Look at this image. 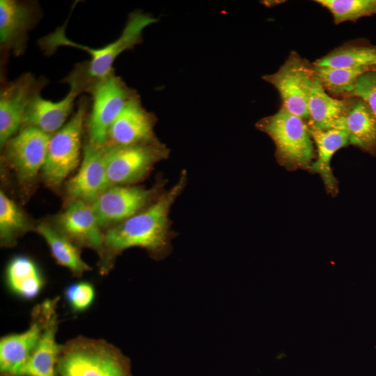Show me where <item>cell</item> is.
Masks as SVG:
<instances>
[{
  "instance_id": "4",
  "label": "cell",
  "mask_w": 376,
  "mask_h": 376,
  "mask_svg": "<svg viewBox=\"0 0 376 376\" xmlns=\"http://www.w3.org/2000/svg\"><path fill=\"white\" fill-rule=\"evenodd\" d=\"M256 125L274 141L276 157L281 165L290 170L311 166L314 149L304 119L281 107L276 113L260 119Z\"/></svg>"
},
{
  "instance_id": "23",
  "label": "cell",
  "mask_w": 376,
  "mask_h": 376,
  "mask_svg": "<svg viewBox=\"0 0 376 376\" xmlns=\"http://www.w3.org/2000/svg\"><path fill=\"white\" fill-rule=\"evenodd\" d=\"M345 127L350 144L366 150L376 148V118L363 100L352 104Z\"/></svg>"
},
{
  "instance_id": "14",
  "label": "cell",
  "mask_w": 376,
  "mask_h": 376,
  "mask_svg": "<svg viewBox=\"0 0 376 376\" xmlns=\"http://www.w3.org/2000/svg\"><path fill=\"white\" fill-rule=\"evenodd\" d=\"M57 230L77 246L88 247L101 255L104 235L91 203L73 201L57 217Z\"/></svg>"
},
{
  "instance_id": "13",
  "label": "cell",
  "mask_w": 376,
  "mask_h": 376,
  "mask_svg": "<svg viewBox=\"0 0 376 376\" xmlns=\"http://www.w3.org/2000/svg\"><path fill=\"white\" fill-rule=\"evenodd\" d=\"M155 116L141 105L138 96L130 100L111 125L104 146H120L157 139L154 133Z\"/></svg>"
},
{
  "instance_id": "6",
  "label": "cell",
  "mask_w": 376,
  "mask_h": 376,
  "mask_svg": "<svg viewBox=\"0 0 376 376\" xmlns=\"http://www.w3.org/2000/svg\"><path fill=\"white\" fill-rule=\"evenodd\" d=\"M86 109V102H80L75 114L50 137L42 171L51 187L59 186L79 164Z\"/></svg>"
},
{
  "instance_id": "17",
  "label": "cell",
  "mask_w": 376,
  "mask_h": 376,
  "mask_svg": "<svg viewBox=\"0 0 376 376\" xmlns=\"http://www.w3.org/2000/svg\"><path fill=\"white\" fill-rule=\"evenodd\" d=\"M36 93L34 80L25 75L14 81L1 93L0 96V144L6 142L24 123L30 102Z\"/></svg>"
},
{
  "instance_id": "11",
  "label": "cell",
  "mask_w": 376,
  "mask_h": 376,
  "mask_svg": "<svg viewBox=\"0 0 376 376\" xmlns=\"http://www.w3.org/2000/svg\"><path fill=\"white\" fill-rule=\"evenodd\" d=\"M51 136L28 125L6 142V159L19 180L31 181L42 169Z\"/></svg>"
},
{
  "instance_id": "12",
  "label": "cell",
  "mask_w": 376,
  "mask_h": 376,
  "mask_svg": "<svg viewBox=\"0 0 376 376\" xmlns=\"http://www.w3.org/2000/svg\"><path fill=\"white\" fill-rule=\"evenodd\" d=\"M311 68L296 53H292L274 73L263 79L280 94L282 107L303 119L308 118L307 82Z\"/></svg>"
},
{
  "instance_id": "27",
  "label": "cell",
  "mask_w": 376,
  "mask_h": 376,
  "mask_svg": "<svg viewBox=\"0 0 376 376\" xmlns=\"http://www.w3.org/2000/svg\"><path fill=\"white\" fill-rule=\"evenodd\" d=\"M332 15L336 24L376 14V0H318Z\"/></svg>"
},
{
  "instance_id": "10",
  "label": "cell",
  "mask_w": 376,
  "mask_h": 376,
  "mask_svg": "<svg viewBox=\"0 0 376 376\" xmlns=\"http://www.w3.org/2000/svg\"><path fill=\"white\" fill-rule=\"evenodd\" d=\"M83 75L81 69L69 76V92L58 102L45 100L36 93L30 102L24 123L38 127L49 134L60 130L72 111L76 97L84 90L91 88L87 81L89 79Z\"/></svg>"
},
{
  "instance_id": "20",
  "label": "cell",
  "mask_w": 376,
  "mask_h": 376,
  "mask_svg": "<svg viewBox=\"0 0 376 376\" xmlns=\"http://www.w3.org/2000/svg\"><path fill=\"white\" fill-rule=\"evenodd\" d=\"M58 315L47 324L37 347L23 368L19 376H56V368L61 349L56 343Z\"/></svg>"
},
{
  "instance_id": "7",
  "label": "cell",
  "mask_w": 376,
  "mask_h": 376,
  "mask_svg": "<svg viewBox=\"0 0 376 376\" xmlns=\"http://www.w3.org/2000/svg\"><path fill=\"white\" fill-rule=\"evenodd\" d=\"M59 297L36 305L31 313L29 327L18 334L3 336L0 340V376H19L43 331L56 314Z\"/></svg>"
},
{
  "instance_id": "21",
  "label": "cell",
  "mask_w": 376,
  "mask_h": 376,
  "mask_svg": "<svg viewBox=\"0 0 376 376\" xmlns=\"http://www.w3.org/2000/svg\"><path fill=\"white\" fill-rule=\"evenodd\" d=\"M36 230L45 240L56 263L68 269L75 276L80 277L91 269L82 260L79 247L56 228L41 223Z\"/></svg>"
},
{
  "instance_id": "8",
  "label": "cell",
  "mask_w": 376,
  "mask_h": 376,
  "mask_svg": "<svg viewBox=\"0 0 376 376\" xmlns=\"http://www.w3.org/2000/svg\"><path fill=\"white\" fill-rule=\"evenodd\" d=\"M91 91L93 105L88 123L90 142L103 148L111 125L128 102L137 95L113 73L95 82Z\"/></svg>"
},
{
  "instance_id": "15",
  "label": "cell",
  "mask_w": 376,
  "mask_h": 376,
  "mask_svg": "<svg viewBox=\"0 0 376 376\" xmlns=\"http://www.w3.org/2000/svg\"><path fill=\"white\" fill-rule=\"evenodd\" d=\"M109 187L104 149L89 142L84 146L79 171L67 182V193L73 201L91 203Z\"/></svg>"
},
{
  "instance_id": "24",
  "label": "cell",
  "mask_w": 376,
  "mask_h": 376,
  "mask_svg": "<svg viewBox=\"0 0 376 376\" xmlns=\"http://www.w3.org/2000/svg\"><path fill=\"white\" fill-rule=\"evenodd\" d=\"M31 225L24 212L8 198L0 192V240L4 246H13L17 239L29 230Z\"/></svg>"
},
{
  "instance_id": "1",
  "label": "cell",
  "mask_w": 376,
  "mask_h": 376,
  "mask_svg": "<svg viewBox=\"0 0 376 376\" xmlns=\"http://www.w3.org/2000/svg\"><path fill=\"white\" fill-rule=\"evenodd\" d=\"M187 173L181 172L177 182L150 205L110 228L104 235L100 258V272L107 273L115 258L131 247H140L155 260L165 258L171 251V230L169 212L176 198L187 184Z\"/></svg>"
},
{
  "instance_id": "19",
  "label": "cell",
  "mask_w": 376,
  "mask_h": 376,
  "mask_svg": "<svg viewBox=\"0 0 376 376\" xmlns=\"http://www.w3.org/2000/svg\"><path fill=\"white\" fill-rule=\"evenodd\" d=\"M6 283L9 290L18 297L36 298L45 285L42 273L33 260L25 256H17L8 263Z\"/></svg>"
},
{
  "instance_id": "9",
  "label": "cell",
  "mask_w": 376,
  "mask_h": 376,
  "mask_svg": "<svg viewBox=\"0 0 376 376\" xmlns=\"http://www.w3.org/2000/svg\"><path fill=\"white\" fill-rule=\"evenodd\" d=\"M161 183L151 189L110 186L91 203L99 224L120 223L145 209L162 194Z\"/></svg>"
},
{
  "instance_id": "29",
  "label": "cell",
  "mask_w": 376,
  "mask_h": 376,
  "mask_svg": "<svg viewBox=\"0 0 376 376\" xmlns=\"http://www.w3.org/2000/svg\"><path fill=\"white\" fill-rule=\"evenodd\" d=\"M347 95L363 100L376 118V70H369L358 77Z\"/></svg>"
},
{
  "instance_id": "26",
  "label": "cell",
  "mask_w": 376,
  "mask_h": 376,
  "mask_svg": "<svg viewBox=\"0 0 376 376\" xmlns=\"http://www.w3.org/2000/svg\"><path fill=\"white\" fill-rule=\"evenodd\" d=\"M313 71L324 89L334 95L347 94L356 80L370 68H331L313 65Z\"/></svg>"
},
{
  "instance_id": "25",
  "label": "cell",
  "mask_w": 376,
  "mask_h": 376,
  "mask_svg": "<svg viewBox=\"0 0 376 376\" xmlns=\"http://www.w3.org/2000/svg\"><path fill=\"white\" fill-rule=\"evenodd\" d=\"M318 66L355 68L376 67V47L347 46L317 60Z\"/></svg>"
},
{
  "instance_id": "18",
  "label": "cell",
  "mask_w": 376,
  "mask_h": 376,
  "mask_svg": "<svg viewBox=\"0 0 376 376\" xmlns=\"http://www.w3.org/2000/svg\"><path fill=\"white\" fill-rule=\"evenodd\" d=\"M308 127L318 152L317 159L309 169L321 176L327 191L334 195L337 193V181L332 173L330 162L334 153L349 143L347 131L346 129L318 130Z\"/></svg>"
},
{
  "instance_id": "28",
  "label": "cell",
  "mask_w": 376,
  "mask_h": 376,
  "mask_svg": "<svg viewBox=\"0 0 376 376\" xmlns=\"http://www.w3.org/2000/svg\"><path fill=\"white\" fill-rule=\"evenodd\" d=\"M65 299L73 312L86 311L93 304L95 291L87 281H79L69 285L64 291Z\"/></svg>"
},
{
  "instance_id": "5",
  "label": "cell",
  "mask_w": 376,
  "mask_h": 376,
  "mask_svg": "<svg viewBox=\"0 0 376 376\" xmlns=\"http://www.w3.org/2000/svg\"><path fill=\"white\" fill-rule=\"evenodd\" d=\"M103 149L110 186L130 185L143 180L170 152L158 139L130 146H104Z\"/></svg>"
},
{
  "instance_id": "3",
  "label": "cell",
  "mask_w": 376,
  "mask_h": 376,
  "mask_svg": "<svg viewBox=\"0 0 376 376\" xmlns=\"http://www.w3.org/2000/svg\"><path fill=\"white\" fill-rule=\"evenodd\" d=\"M150 15L140 11L131 13L120 36L115 41L99 49L77 43L68 39L65 34L64 26L42 40V47L48 52L61 46H69L87 52L91 61L86 70L88 79L95 82L112 74V65L116 58L123 52L132 49L142 42L143 30L157 22Z\"/></svg>"
},
{
  "instance_id": "16",
  "label": "cell",
  "mask_w": 376,
  "mask_h": 376,
  "mask_svg": "<svg viewBox=\"0 0 376 376\" xmlns=\"http://www.w3.org/2000/svg\"><path fill=\"white\" fill-rule=\"evenodd\" d=\"M309 126L318 130L346 129L345 119L352 104L329 96L312 68L307 82Z\"/></svg>"
},
{
  "instance_id": "22",
  "label": "cell",
  "mask_w": 376,
  "mask_h": 376,
  "mask_svg": "<svg viewBox=\"0 0 376 376\" xmlns=\"http://www.w3.org/2000/svg\"><path fill=\"white\" fill-rule=\"evenodd\" d=\"M31 8L13 0L0 1V41L2 47L14 46L25 35L32 21Z\"/></svg>"
},
{
  "instance_id": "2",
  "label": "cell",
  "mask_w": 376,
  "mask_h": 376,
  "mask_svg": "<svg viewBox=\"0 0 376 376\" xmlns=\"http://www.w3.org/2000/svg\"><path fill=\"white\" fill-rule=\"evenodd\" d=\"M56 376H132L131 362L103 339L82 336L61 345Z\"/></svg>"
}]
</instances>
